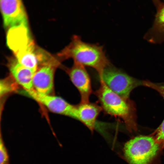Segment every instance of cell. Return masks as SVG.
Segmentation results:
<instances>
[{
    "mask_svg": "<svg viewBox=\"0 0 164 164\" xmlns=\"http://www.w3.org/2000/svg\"><path fill=\"white\" fill-rule=\"evenodd\" d=\"M66 70L71 81L80 94V102H89L92 89L90 78L84 66L74 62L72 66Z\"/></svg>",
    "mask_w": 164,
    "mask_h": 164,
    "instance_id": "cell-8",
    "label": "cell"
},
{
    "mask_svg": "<svg viewBox=\"0 0 164 164\" xmlns=\"http://www.w3.org/2000/svg\"><path fill=\"white\" fill-rule=\"evenodd\" d=\"M156 13L152 27L144 36V39L152 44L160 43L164 41V2L154 0Z\"/></svg>",
    "mask_w": 164,
    "mask_h": 164,
    "instance_id": "cell-10",
    "label": "cell"
},
{
    "mask_svg": "<svg viewBox=\"0 0 164 164\" xmlns=\"http://www.w3.org/2000/svg\"><path fill=\"white\" fill-rule=\"evenodd\" d=\"M52 64L43 66L35 73L32 80L33 89L41 94L50 95L53 90L55 67Z\"/></svg>",
    "mask_w": 164,
    "mask_h": 164,
    "instance_id": "cell-9",
    "label": "cell"
},
{
    "mask_svg": "<svg viewBox=\"0 0 164 164\" xmlns=\"http://www.w3.org/2000/svg\"><path fill=\"white\" fill-rule=\"evenodd\" d=\"M163 149L152 135H139L127 142L123 151L129 164H153Z\"/></svg>",
    "mask_w": 164,
    "mask_h": 164,
    "instance_id": "cell-3",
    "label": "cell"
},
{
    "mask_svg": "<svg viewBox=\"0 0 164 164\" xmlns=\"http://www.w3.org/2000/svg\"><path fill=\"white\" fill-rule=\"evenodd\" d=\"M100 86L94 92L102 110L106 114L121 119L130 132L137 130L135 109L133 102L111 91L100 79Z\"/></svg>",
    "mask_w": 164,
    "mask_h": 164,
    "instance_id": "cell-2",
    "label": "cell"
},
{
    "mask_svg": "<svg viewBox=\"0 0 164 164\" xmlns=\"http://www.w3.org/2000/svg\"><path fill=\"white\" fill-rule=\"evenodd\" d=\"M102 110L96 103L81 102L75 105V119L85 125L91 131L95 128L96 119Z\"/></svg>",
    "mask_w": 164,
    "mask_h": 164,
    "instance_id": "cell-11",
    "label": "cell"
},
{
    "mask_svg": "<svg viewBox=\"0 0 164 164\" xmlns=\"http://www.w3.org/2000/svg\"><path fill=\"white\" fill-rule=\"evenodd\" d=\"M143 85L155 90L164 98V85L159 84L149 80H143Z\"/></svg>",
    "mask_w": 164,
    "mask_h": 164,
    "instance_id": "cell-16",
    "label": "cell"
},
{
    "mask_svg": "<svg viewBox=\"0 0 164 164\" xmlns=\"http://www.w3.org/2000/svg\"><path fill=\"white\" fill-rule=\"evenodd\" d=\"M59 55L63 59L72 58L74 62L92 67L100 77L104 69L111 64L102 46L84 42L77 35L73 36L70 43Z\"/></svg>",
    "mask_w": 164,
    "mask_h": 164,
    "instance_id": "cell-1",
    "label": "cell"
},
{
    "mask_svg": "<svg viewBox=\"0 0 164 164\" xmlns=\"http://www.w3.org/2000/svg\"><path fill=\"white\" fill-rule=\"evenodd\" d=\"M152 135L163 148H164V119Z\"/></svg>",
    "mask_w": 164,
    "mask_h": 164,
    "instance_id": "cell-15",
    "label": "cell"
},
{
    "mask_svg": "<svg viewBox=\"0 0 164 164\" xmlns=\"http://www.w3.org/2000/svg\"><path fill=\"white\" fill-rule=\"evenodd\" d=\"M7 43L15 56L34 51L36 48L30 36L29 27L21 26L8 30Z\"/></svg>",
    "mask_w": 164,
    "mask_h": 164,
    "instance_id": "cell-7",
    "label": "cell"
},
{
    "mask_svg": "<svg viewBox=\"0 0 164 164\" xmlns=\"http://www.w3.org/2000/svg\"><path fill=\"white\" fill-rule=\"evenodd\" d=\"M8 66L14 80L24 90L28 91L33 89L32 80L37 70L23 66L16 58L10 60Z\"/></svg>",
    "mask_w": 164,
    "mask_h": 164,
    "instance_id": "cell-12",
    "label": "cell"
},
{
    "mask_svg": "<svg viewBox=\"0 0 164 164\" xmlns=\"http://www.w3.org/2000/svg\"><path fill=\"white\" fill-rule=\"evenodd\" d=\"M0 7L6 29L21 26L28 27L27 14L21 0H0Z\"/></svg>",
    "mask_w": 164,
    "mask_h": 164,
    "instance_id": "cell-5",
    "label": "cell"
},
{
    "mask_svg": "<svg viewBox=\"0 0 164 164\" xmlns=\"http://www.w3.org/2000/svg\"><path fill=\"white\" fill-rule=\"evenodd\" d=\"M100 78L111 91L125 99H129L133 89L143 85V81L131 77L111 64L104 69Z\"/></svg>",
    "mask_w": 164,
    "mask_h": 164,
    "instance_id": "cell-4",
    "label": "cell"
},
{
    "mask_svg": "<svg viewBox=\"0 0 164 164\" xmlns=\"http://www.w3.org/2000/svg\"><path fill=\"white\" fill-rule=\"evenodd\" d=\"M16 84L10 77H7L1 80L0 95L5 94L16 90Z\"/></svg>",
    "mask_w": 164,
    "mask_h": 164,
    "instance_id": "cell-13",
    "label": "cell"
},
{
    "mask_svg": "<svg viewBox=\"0 0 164 164\" xmlns=\"http://www.w3.org/2000/svg\"><path fill=\"white\" fill-rule=\"evenodd\" d=\"M0 142V164H9V156L7 149L5 145L1 134Z\"/></svg>",
    "mask_w": 164,
    "mask_h": 164,
    "instance_id": "cell-14",
    "label": "cell"
},
{
    "mask_svg": "<svg viewBox=\"0 0 164 164\" xmlns=\"http://www.w3.org/2000/svg\"><path fill=\"white\" fill-rule=\"evenodd\" d=\"M35 100L53 113L75 118V105L71 104L60 97L40 94L33 89L20 92Z\"/></svg>",
    "mask_w": 164,
    "mask_h": 164,
    "instance_id": "cell-6",
    "label": "cell"
}]
</instances>
